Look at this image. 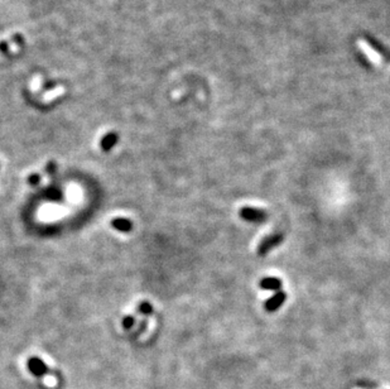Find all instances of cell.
<instances>
[{"instance_id": "cell-1", "label": "cell", "mask_w": 390, "mask_h": 389, "mask_svg": "<svg viewBox=\"0 0 390 389\" xmlns=\"http://www.w3.org/2000/svg\"><path fill=\"white\" fill-rule=\"evenodd\" d=\"M239 215L242 220L253 224H262L268 219V214L262 209H255V207L244 206L240 209Z\"/></svg>"}, {"instance_id": "cell-2", "label": "cell", "mask_w": 390, "mask_h": 389, "mask_svg": "<svg viewBox=\"0 0 390 389\" xmlns=\"http://www.w3.org/2000/svg\"><path fill=\"white\" fill-rule=\"evenodd\" d=\"M283 234H273V235H268L267 238L263 239L258 245V254L259 256H267L270 250H273L274 248H277L278 245L283 243Z\"/></svg>"}, {"instance_id": "cell-3", "label": "cell", "mask_w": 390, "mask_h": 389, "mask_svg": "<svg viewBox=\"0 0 390 389\" xmlns=\"http://www.w3.org/2000/svg\"><path fill=\"white\" fill-rule=\"evenodd\" d=\"M285 299H287V293L279 291V292H277L273 297L267 299V302H265L264 305L265 310L268 311V312H275V311H278L280 307H282L283 303L285 302Z\"/></svg>"}, {"instance_id": "cell-4", "label": "cell", "mask_w": 390, "mask_h": 389, "mask_svg": "<svg viewBox=\"0 0 390 389\" xmlns=\"http://www.w3.org/2000/svg\"><path fill=\"white\" fill-rule=\"evenodd\" d=\"M27 365H28L30 372L32 373L33 375H35V377H42V375L48 373V368H47L46 364L43 363V360H41V359L37 357H30V360L27 361Z\"/></svg>"}, {"instance_id": "cell-5", "label": "cell", "mask_w": 390, "mask_h": 389, "mask_svg": "<svg viewBox=\"0 0 390 389\" xmlns=\"http://www.w3.org/2000/svg\"><path fill=\"white\" fill-rule=\"evenodd\" d=\"M282 286V279L277 278V277H265V278H263L259 282V287L264 291H275V292H279Z\"/></svg>"}, {"instance_id": "cell-6", "label": "cell", "mask_w": 390, "mask_h": 389, "mask_svg": "<svg viewBox=\"0 0 390 389\" xmlns=\"http://www.w3.org/2000/svg\"><path fill=\"white\" fill-rule=\"evenodd\" d=\"M131 225H133L131 221L126 220V219H115L113 221V227L117 230H119V231H130Z\"/></svg>"}, {"instance_id": "cell-7", "label": "cell", "mask_w": 390, "mask_h": 389, "mask_svg": "<svg viewBox=\"0 0 390 389\" xmlns=\"http://www.w3.org/2000/svg\"><path fill=\"white\" fill-rule=\"evenodd\" d=\"M118 142V135L115 133H110L108 134V135H105V137L102 138L101 140V147L104 151H109V149H111L115 145V143Z\"/></svg>"}, {"instance_id": "cell-8", "label": "cell", "mask_w": 390, "mask_h": 389, "mask_svg": "<svg viewBox=\"0 0 390 389\" xmlns=\"http://www.w3.org/2000/svg\"><path fill=\"white\" fill-rule=\"evenodd\" d=\"M138 310H139L143 315H150L151 312H153V307H151L150 303L148 302H143L142 305L139 306Z\"/></svg>"}, {"instance_id": "cell-9", "label": "cell", "mask_w": 390, "mask_h": 389, "mask_svg": "<svg viewBox=\"0 0 390 389\" xmlns=\"http://www.w3.org/2000/svg\"><path fill=\"white\" fill-rule=\"evenodd\" d=\"M122 325H124V327L125 328H130L131 326L134 325V317L126 316L125 319H124V321H122Z\"/></svg>"}, {"instance_id": "cell-10", "label": "cell", "mask_w": 390, "mask_h": 389, "mask_svg": "<svg viewBox=\"0 0 390 389\" xmlns=\"http://www.w3.org/2000/svg\"><path fill=\"white\" fill-rule=\"evenodd\" d=\"M39 181H41V177H39L38 174H32L30 177V180H28V182H30V185H37V183H39Z\"/></svg>"}, {"instance_id": "cell-11", "label": "cell", "mask_w": 390, "mask_h": 389, "mask_svg": "<svg viewBox=\"0 0 390 389\" xmlns=\"http://www.w3.org/2000/svg\"><path fill=\"white\" fill-rule=\"evenodd\" d=\"M55 164H53V163H50V164H48V166H47V171L48 172H53L55 171Z\"/></svg>"}]
</instances>
